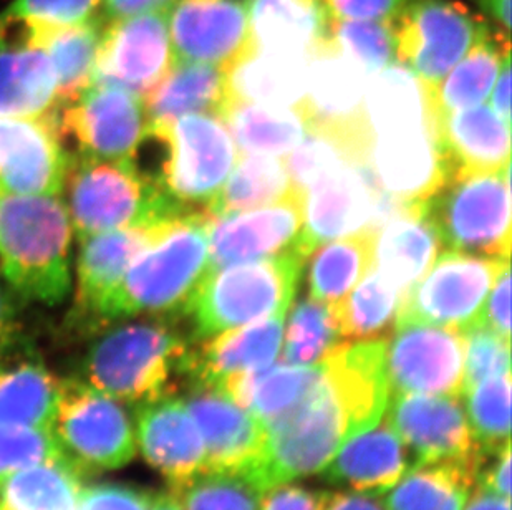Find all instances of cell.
Returning <instances> with one entry per match:
<instances>
[{
    "label": "cell",
    "instance_id": "6da1fadb",
    "mask_svg": "<svg viewBox=\"0 0 512 510\" xmlns=\"http://www.w3.org/2000/svg\"><path fill=\"white\" fill-rule=\"evenodd\" d=\"M387 340L343 343L320 361L307 395L266 424V453L246 477L259 491L322 471L358 434L382 419L390 398Z\"/></svg>",
    "mask_w": 512,
    "mask_h": 510
},
{
    "label": "cell",
    "instance_id": "7a4b0ae2",
    "mask_svg": "<svg viewBox=\"0 0 512 510\" xmlns=\"http://www.w3.org/2000/svg\"><path fill=\"white\" fill-rule=\"evenodd\" d=\"M208 222L206 211L171 217L165 231L136 255L120 284L98 307L88 330H102L126 318H183L211 269Z\"/></svg>",
    "mask_w": 512,
    "mask_h": 510
},
{
    "label": "cell",
    "instance_id": "3957f363",
    "mask_svg": "<svg viewBox=\"0 0 512 510\" xmlns=\"http://www.w3.org/2000/svg\"><path fill=\"white\" fill-rule=\"evenodd\" d=\"M178 317H135L100 330L80 363L77 378L125 406L179 395L191 337Z\"/></svg>",
    "mask_w": 512,
    "mask_h": 510
},
{
    "label": "cell",
    "instance_id": "277c9868",
    "mask_svg": "<svg viewBox=\"0 0 512 510\" xmlns=\"http://www.w3.org/2000/svg\"><path fill=\"white\" fill-rule=\"evenodd\" d=\"M73 229L60 194H0V272L20 302L62 304Z\"/></svg>",
    "mask_w": 512,
    "mask_h": 510
},
{
    "label": "cell",
    "instance_id": "5b68a950",
    "mask_svg": "<svg viewBox=\"0 0 512 510\" xmlns=\"http://www.w3.org/2000/svg\"><path fill=\"white\" fill-rule=\"evenodd\" d=\"M73 234L87 237L184 214L135 159L68 156L62 186Z\"/></svg>",
    "mask_w": 512,
    "mask_h": 510
},
{
    "label": "cell",
    "instance_id": "8992f818",
    "mask_svg": "<svg viewBox=\"0 0 512 510\" xmlns=\"http://www.w3.org/2000/svg\"><path fill=\"white\" fill-rule=\"evenodd\" d=\"M307 260L299 252L209 269L189 300L191 342L289 312Z\"/></svg>",
    "mask_w": 512,
    "mask_h": 510
},
{
    "label": "cell",
    "instance_id": "52a82bcc",
    "mask_svg": "<svg viewBox=\"0 0 512 510\" xmlns=\"http://www.w3.org/2000/svg\"><path fill=\"white\" fill-rule=\"evenodd\" d=\"M509 168L453 171L426 199V216L441 246L464 254L509 260L511 254V183Z\"/></svg>",
    "mask_w": 512,
    "mask_h": 510
},
{
    "label": "cell",
    "instance_id": "ba28073f",
    "mask_svg": "<svg viewBox=\"0 0 512 510\" xmlns=\"http://www.w3.org/2000/svg\"><path fill=\"white\" fill-rule=\"evenodd\" d=\"M50 431L62 458L83 477L126 466L138 449L126 406L77 376L60 380Z\"/></svg>",
    "mask_w": 512,
    "mask_h": 510
},
{
    "label": "cell",
    "instance_id": "9c48e42d",
    "mask_svg": "<svg viewBox=\"0 0 512 510\" xmlns=\"http://www.w3.org/2000/svg\"><path fill=\"white\" fill-rule=\"evenodd\" d=\"M166 154L156 176L179 211H208L237 161L236 141L223 116L188 113L148 133Z\"/></svg>",
    "mask_w": 512,
    "mask_h": 510
},
{
    "label": "cell",
    "instance_id": "30bf717a",
    "mask_svg": "<svg viewBox=\"0 0 512 510\" xmlns=\"http://www.w3.org/2000/svg\"><path fill=\"white\" fill-rule=\"evenodd\" d=\"M60 143L75 151L68 156L135 159L148 140L145 100L125 88L92 83L77 97L52 111Z\"/></svg>",
    "mask_w": 512,
    "mask_h": 510
},
{
    "label": "cell",
    "instance_id": "8fae6325",
    "mask_svg": "<svg viewBox=\"0 0 512 510\" xmlns=\"http://www.w3.org/2000/svg\"><path fill=\"white\" fill-rule=\"evenodd\" d=\"M494 27L458 0H411L393 22L397 60L435 88Z\"/></svg>",
    "mask_w": 512,
    "mask_h": 510
},
{
    "label": "cell",
    "instance_id": "7c38bea8",
    "mask_svg": "<svg viewBox=\"0 0 512 510\" xmlns=\"http://www.w3.org/2000/svg\"><path fill=\"white\" fill-rule=\"evenodd\" d=\"M304 229L299 251L309 260L325 242L370 229L377 231L398 203L383 191L368 163L342 164L304 193Z\"/></svg>",
    "mask_w": 512,
    "mask_h": 510
},
{
    "label": "cell",
    "instance_id": "4fadbf2b",
    "mask_svg": "<svg viewBox=\"0 0 512 510\" xmlns=\"http://www.w3.org/2000/svg\"><path fill=\"white\" fill-rule=\"evenodd\" d=\"M509 260L445 252L401 300L397 327L428 323L463 328L478 322L484 300Z\"/></svg>",
    "mask_w": 512,
    "mask_h": 510
},
{
    "label": "cell",
    "instance_id": "5bb4252c",
    "mask_svg": "<svg viewBox=\"0 0 512 510\" xmlns=\"http://www.w3.org/2000/svg\"><path fill=\"white\" fill-rule=\"evenodd\" d=\"M455 396L393 393L383 418L398 434L411 467L441 461H488Z\"/></svg>",
    "mask_w": 512,
    "mask_h": 510
},
{
    "label": "cell",
    "instance_id": "9a60e30c",
    "mask_svg": "<svg viewBox=\"0 0 512 510\" xmlns=\"http://www.w3.org/2000/svg\"><path fill=\"white\" fill-rule=\"evenodd\" d=\"M388 386L393 393L463 398L464 335L461 328L406 323L387 340Z\"/></svg>",
    "mask_w": 512,
    "mask_h": 510
},
{
    "label": "cell",
    "instance_id": "2e32d148",
    "mask_svg": "<svg viewBox=\"0 0 512 510\" xmlns=\"http://www.w3.org/2000/svg\"><path fill=\"white\" fill-rule=\"evenodd\" d=\"M174 62L168 10L112 19L100 34L93 83L115 85L145 97Z\"/></svg>",
    "mask_w": 512,
    "mask_h": 510
},
{
    "label": "cell",
    "instance_id": "e0dca14e",
    "mask_svg": "<svg viewBox=\"0 0 512 510\" xmlns=\"http://www.w3.org/2000/svg\"><path fill=\"white\" fill-rule=\"evenodd\" d=\"M304 212V193L294 188L274 203L247 209L246 212H231L223 216H211L208 212L211 269L287 252L300 254Z\"/></svg>",
    "mask_w": 512,
    "mask_h": 510
},
{
    "label": "cell",
    "instance_id": "ac0fdd59",
    "mask_svg": "<svg viewBox=\"0 0 512 510\" xmlns=\"http://www.w3.org/2000/svg\"><path fill=\"white\" fill-rule=\"evenodd\" d=\"M168 29L179 62L228 70L257 49L246 0H176L168 10Z\"/></svg>",
    "mask_w": 512,
    "mask_h": 510
},
{
    "label": "cell",
    "instance_id": "d6986e66",
    "mask_svg": "<svg viewBox=\"0 0 512 510\" xmlns=\"http://www.w3.org/2000/svg\"><path fill=\"white\" fill-rule=\"evenodd\" d=\"M368 164L383 191L401 204L430 199L455 171L441 145L438 123L372 135Z\"/></svg>",
    "mask_w": 512,
    "mask_h": 510
},
{
    "label": "cell",
    "instance_id": "ffe728a7",
    "mask_svg": "<svg viewBox=\"0 0 512 510\" xmlns=\"http://www.w3.org/2000/svg\"><path fill=\"white\" fill-rule=\"evenodd\" d=\"M206 449V472L247 476L266 453L261 419L214 386L188 385L183 395Z\"/></svg>",
    "mask_w": 512,
    "mask_h": 510
},
{
    "label": "cell",
    "instance_id": "44dd1931",
    "mask_svg": "<svg viewBox=\"0 0 512 510\" xmlns=\"http://www.w3.org/2000/svg\"><path fill=\"white\" fill-rule=\"evenodd\" d=\"M67 166L52 113L0 116V194H60Z\"/></svg>",
    "mask_w": 512,
    "mask_h": 510
},
{
    "label": "cell",
    "instance_id": "7402d4cb",
    "mask_svg": "<svg viewBox=\"0 0 512 510\" xmlns=\"http://www.w3.org/2000/svg\"><path fill=\"white\" fill-rule=\"evenodd\" d=\"M287 313H276L191 343L184 363L186 386L221 388L231 378L274 365L281 355Z\"/></svg>",
    "mask_w": 512,
    "mask_h": 510
},
{
    "label": "cell",
    "instance_id": "603a6c76",
    "mask_svg": "<svg viewBox=\"0 0 512 510\" xmlns=\"http://www.w3.org/2000/svg\"><path fill=\"white\" fill-rule=\"evenodd\" d=\"M136 411V448L171 489L206 472L203 436L183 396H165Z\"/></svg>",
    "mask_w": 512,
    "mask_h": 510
},
{
    "label": "cell",
    "instance_id": "cb8c5ba5",
    "mask_svg": "<svg viewBox=\"0 0 512 510\" xmlns=\"http://www.w3.org/2000/svg\"><path fill=\"white\" fill-rule=\"evenodd\" d=\"M174 217V216H173ZM171 217L102 232L80 241L70 322L88 328L103 300L120 284L131 262L165 231Z\"/></svg>",
    "mask_w": 512,
    "mask_h": 510
},
{
    "label": "cell",
    "instance_id": "d4e9b609",
    "mask_svg": "<svg viewBox=\"0 0 512 510\" xmlns=\"http://www.w3.org/2000/svg\"><path fill=\"white\" fill-rule=\"evenodd\" d=\"M60 378L20 333L0 350V426L50 429Z\"/></svg>",
    "mask_w": 512,
    "mask_h": 510
},
{
    "label": "cell",
    "instance_id": "484cf974",
    "mask_svg": "<svg viewBox=\"0 0 512 510\" xmlns=\"http://www.w3.org/2000/svg\"><path fill=\"white\" fill-rule=\"evenodd\" d=\"M410 469L405 446L382 416L375 426L350 439L320 472L332 486L380 497Z\"/></svg>",
    "mask_w": 512,
    "mask_h": 510
},
{
    "label": "cell",
    "instance_id": "4316f807",
    "mask_svg": "<svg viewBox=\"0 0 512 510\" xmlns=\"http://www.w3.org/2000/svg\"><path fill=\"white\" fill-rule=\"evenodd\" d=\"M441 241L426 216V201L401 204L375 231L373 267L401 294L430 269Z\"/></svg>",
    "mask_w": 512,
    "mask_h": 510
},
{
    "label": "cell",
    "instance_id": "83f0119b",
    "mask_svg": "<svg viewBox=\"0 0 512 510\" xmlns=\"http://www.w3.org/2000/svg\"><path fill=\"white\" fill-rule=\"evenodd\" d=\"M148 133L165 130L188 113H216L231 102L228 70L208 63L176 62L163 80L145 97Z\"/></svg>",
    "mask_w": 512,
    "mask_h": 510
},
{
    "label": "cell",
    "instance_id": "f1b7e54d",
    "mask_svg": "<svg viewBox=\"0 0 512 510\" xmlns=\"http://www.w3.org/2000/svg\"><path fill=\"white\" fill-rule=\"evenodd\" d=\"M438 135L455 171H498L511 166L509 123L493 108L441 113Z\"/></svg>",
    "mask_w": 512,
    "mask_h": 510
},
{
    "label": "cell",
    "instance_id": "f546056e",
    "mask_svg": "<svg viewBox=\"0 0 512 510\" xmlns=\"http://www.w3.org/2000/svg\"><path fill=\"white\" fill-rule=\"evenodd\" d=\"M257 49L309 58L329 37L322 0H246Z\"/></svg>",
    "mask_w": 512,
    "mask_h": 510
},
{
    "label": "cell",
    "instance_id": "4dcf8cb0",
    "mask_svg": "<svg viewBox=\"0 0 512 510\" xmlns=\"http://www.w3.org/2000/svg\"><path fill=\"white\" fill-rule=\"evenodd\" d=\"M309 58L252 50L228 68L232 100L302 108L307 92Z\"/></svg>",
    "mask_w": 512,
    "mask_h": 510
},
{
    "label": "cell",
    "instance_id": "1f68e13d",
    "mask_svg": "<svg viewBox=\"0 0 512 510\" xmlns=\"http://www.w3.org/2000/svg\"><path fill=\"white\" fill-rule=\"evenodd\" d=\"M431 90L405 65H390L372 75L365 90L370 133L438 123Z\"/></svg>",
    "mask_w": 512,
    "mask_h": 510
},
{
    "label": "cell",
    "instance_id": "d6a6232c",
    "mask_svg": "<svg viewBox=\"0 0 512 510\" xmlns=\"http://www.w3.org/2000/svg\"><path fill=\"white\" fill-rule=\"evenodd\" d=\"M486 462L441 461L411 467L387 492V510H463Z\"/></svg>",
    "mask_w": 512,
    "mask_h": 510
},
{
    "label": "cell",
    "instance_id": "836d02e7",
    "mask_svg": "<svg viewBox=\"0 0 512 510\" xmlns=\"http://www.w3.org/2000/svg\"><path fill=\"white\" fill-rule=\"evenodd\" d=\"M57 102V73L44 50L0 45V116L49 115Z\"/></svg>",
    "mask_w": 512,
    "mask_h": 510
},
{
    "label": "cell",
    "instance_id": "e575fe53",
    "mask_svg": "<svg viewBox=\"0 0 512 510\" xmlns=\"http://www.w3.org/2000/svg\"><path fill=\"white\" fill-rule=\"evenodd\" d=\"M319 375L320 361L314 365L281 363L231 378L219 390L228 393L237 405L249 409L266 426L294 408Z\"/></svg>",
    "mask_w": 512,
    "mask_h": 510
},
{
    "label": "cell",
    "instance_id": "d590c367",
    "mask_svg": "<svg viewBox=\"0 0 512 510\" xmlns=\"http://www.w3.org/2000/svg\"><path fill=\"white\" fill-rule=\"evenodd\" d=\"M82 479L63 458L32 462L0 481V510H78Z\"/></svg>",
    "mask_w": 512,
    "mask_h": 510
},
{
    "label": "cell",
    "instance_id": "8d00e7d4",
    "mask_svg": "<svg viewBox=\"0 0 512 510\" xmlns=\"http://www.w3.org/2000/svg\"><path fill=\"white\" fill-rule=\"evenodd\" d=\"M511 57L509 35L494 27L464 55L431 93L436 113L464 110L489 97L504 60Z\"/></svg>",
    "mask_w": 512,
    "mask_h": 510
},
{
    "label": "cell",
    "instance_id": "74e56055",
    "mask_svg": "<svg viewBox=\"0 0 512 510\" xmlns=\"http://www.w3.org/2000/svg\"><path fill=\"white\" fill-rule=\"evenodd\" d=\"M103 0H14L0 14V45L39 49L58 30L97 20Z\"/></svg>",
    "mask_w": 512,
    "mask_h": 510
},
{
    "label": "cell",
    "instance_id": "f35d334b",
    "mask_svg": "<svg viewBox=\"0 0 512 510\" xmlns=\"http://www.w3.org/2000/svg\"><path fill=\"white\" fill-rule=\"evenodd\" d=\"M375 231L363 229L317 247L309 265L310 299L339 304L373 267Z\"/></svg>",
    "mask_w": 512,
    "mask_h": 510
},
{
    "label": "cell",
    "instance_id": "ab89813d",
    "mask_svg": "<svg viewBox=\"0 0 512 510\" xmlns=\"http://www.w3.org/2000/svg\"><path fill=\"white\" fill-rule=\"evenodd\" d=\"M223 120L244 153L287 154L307 133L304 115L297 108L231 100Z\"/></svg>",
    "mask_w": 512,
    "mask_h": 510
},
{
    "label": "cell",
    "instance_id": "60d3db41",
    "mask_svg": "<svg viewBox=\"0 0 512 510\" xmlns=\"http://www.w3.org/2000/svg\"><path fill=\"white\" fill-rule=\"evenodd\" d=\"M218 196L208 207L211 216L247 211L282 198L290 186L284 161L272 154L244 153L234 164Z\"/></svg>",
    "mask_w": 512,
    "mask_h": 510
},
{
    "label": "cell",
    "instance_id": "b9f144b4",
    "mask_svg": "<svg viewBox=\"0 0 512 510\" xmlns=\"http://www.w3.org/2000/svg\"><path fill=\"white\" fill-rule=\"evenodd\" d=\"M403 297L405 294L383 279L375 267L368 270L357 290L337 304L345 342L372 340L388 332L397 320Z\"/></svg>",
    "mask_w": 512,
    "mask_h": 510
},
{
    "label": "cell",
    "instance_id": "7bdbcfd3",
    "mask_svg": "<svg viewBox=\"0 0 512 510\" xmlns=\"http://www.w3.org/2000/svg\"><path fill=\"white\" fill-rule=\"evenodd\" d=\"M282 360L290 365H314L345 342L337 304L305 299L292 310L285 330Z\"/></svg>",
    "mask_w": 512,
    "mask_h": 510
},
{
    "label": "cell",
    "instance_id": "ee69618b",
    "mask_svg": "<svg viewBox=\"0 0 512 510\" xmlns=\"http://www.w3.org/2000/svg\"><path fill=\"white\" fill-rule=\"evenodd\" d=\"M100 34L98 20H92L58 30L40 45L57 73V105L72 100L92 85Z\"/></svg>",
    "mask_w": 512,
    "mask_h": 510
},
{
    "label": "cell",
    "instance_id": "f6af8a7d",
    "mask_svg": "<svg viewBox=\"0 0 512 510\" xmlns=\"http://www.w3.org/2000/svg\"><path fill=\"white\" fill-rule=\"evenodd\" d=\"M463 396L476 443L488 458L494 456L511 443V373L479 381Z\"/></svg>",
    "mask_w": 512,
    "mask_h": 510
},
{
    "label": "cell",
    "instance_id": "bcb514c9",
    "mask_svg": "<svg viewBox=\"0 0 512 510\" xmlns=\"http://www.w3.org/2000/svg\"><path fill=\"white\" fill-rule=\"evenodd\" d=\"M327 42L352 58L368 78L397 60L393 22L330 20Z\"/></svg>",
    "mask_w": 512,
    "mask_h": 510
},
{
    "label": "cell",
    "instance_id": "7dc6e473",
    "mask_svg": "<svg viewBox=\"0 0 512 510\" xmlns=\"http://www.w3.org/2000/svg\"><path fill=\"white\" fill-rule=\"evenodd\" d=\"M350 161L368 163L339 136L329 131L307 128L299 145L289 151V156H285L284 166L289 174L290 186L305 193L322 176Z\"/></svg>",
    "mask_w": 512,
    "mask_h": 510
},
{
    "label": "cell",
    "instance_id": "c3c4849f",
    "mask_svg": "<svg viewBox=\"0 0 512 510\" xmlns=\"http://www.w3.org/2000/svg\"><path fill=\"white\" fill-rule=\"evenodd\" d=\"M171 492L183 510H262V492L239 474L204 472Z\"/></svg>",
    "mask_w": 512,
    "mask_h": 510
},
{
    "label": "cell",
    "instance_id": "681fc988",
    "mask_svg": "<svg viewBox=\"0 0 512 510\" xmlns=\"http://www.w3.org/2000/svg\"><path fill=\"white\" fill-rule=\"evenodd\" d=\"M463 335L464 391L478 385L479 381L511 373V340L483 322L463 328Z\"/></svg>",
    "mask_w": 512,
    "mask_h": 510
},
{
    "label": "cell",
    "instance_id": "f907efd6",
    "mask_svg": "<svg viewBox=\"0 0 512 510\" xmlns=\"http://www.w3.org/2000/svg\"><path fill=\"white\" fill-rule=\"evenodd\" d=\"M62 458L50 429H17L0 426V481L32 462Z\"/></svg>",
    "mask_w": 512,
    "mask_h": 510
},
{
    "label": "cell",
    "instance_id": "816d5d0a",
    "mask_svg": "<svg viewBox=\"0 0 512 510\" xmlns=\"http://www.w3.org/2000/svg\"><path fill=\"white\" fill-rule=\"evenodd\" d=\"M156 496L138 487L102 482L83 487L78 510H155Z\"/></svg>",
    "mask_w": 512,
    "mask_h": 510
},
{
    "label": "cell",
    "instance_id": "f5cc1de1",
    "mask_svg": "<svg viewBox=\"0 0 512 510\" xmlns=\"http://www.w3.org/2000/svg\"><path fill=\"white\" fill-rule=\"evenodd\" d=\"M411 0H322L329 20L395 22Z\"/></svg>",
    "mask_w": 512,
    "mask_h": 510
},
{
    "label": "cell",
    "instance_id": "db71d44e",
    "mask_svg": "<svg viewBox=\"0 0 512 510\" xmlns=\"http://www.w3.org/2000/svg\"><path fill=\"white\" fill-rule=\"evenodd\" d=\"M478 322H483L494 332L511 340V272L504 267L498 275L488 297L484 300L483 310L479 313Z\"/></svg>",
    "mask_w": 512,
    "mask_h": 510
},
{
    "label": "cell",
    "instance_id": "11a10c76",
    "mask_svg": "<svg viewBox=\"0 0 512 510\" xmlns=\"http://www.w3.org/2000/svg\"><path fill=\"white\" fill-rule=\"evenodd\" d=\"M261 507L262 510H320L319 494L287 482L262 492Z\"/></svg>",
    "mask_w": 512,
    "mask_h": 510
},
{
    "label": "cell",
    "instance_id": "9f6ffc18",
    "mask_svg": "<svg viewBox=\"0 0 512 510\" xmlns=\"http://www.w3.org/2000/svg\"><path fill=\"white\" fill-rule=\"evenodd\" d=\"M493 458V464H484L479 472L476 486L511 499V443L506 444Z\"/></svg>",
    "mask_w": 512,
    "mask_h": 510
},
{
    "label": "cell",
    "instance_id": "6f0895ef",
    "mask_svg": "<svg viewBox=\"0 0 512 510\" xmlns=\"http://www.w3.org/2000/svg\"><path fill=\"white\" fill-rule=\"evenodd\" d=\"M319 502L320 510H387L380 497L353 491L322 492Z\"/></svg>",
    "mask_w": 512,
    "mask_h": 510
},
{
    "label": "cell",
    "instance_id": "680465c9",
    "mask_svg": "<svg viewBox=\"0 0 512 510\" xmlns=\"http://www.w3.org/2000/svg\"><path fill=\"white\" fill-rule=\"evenodd\" d=\"M20 302L17 295L0 282V350L22 333L19 322Z\"/></svg>",
    "mask_w": 512,
    "mask_h": 510
},
{
    "label": "cell",
    "instance_id": "91938a15",
    "mask_svg": "<svg viewBox=\"0 0 512 510\" xmlns=\"http://www.w3.org/2000/svg\"><path fill=\"white\" fill-rule=\"evenodd\" d=\"M496 88L493 93V110L511 125V57L506 58L503 67L496 78Z\"/></svg>",
    "mask_w": 512,
    "mask_h": 510
},
{
    "label": "cell",
    "instance_id": "94428289",
    "mask_svg": "<svg viewBox=\"0 0 512 510\" xmlns=\"http://www.w3.org/2000/svg\"><path fill=\"white\" fill-rule=\"evenodd\" d=\"M463 510H511L508 497L499 496L496 492L476 486L469 494Z\"/></svg>",
    "mask_w": 512,
    "mask_h": 510
},
{
    "label": "cell",
    "instance_id": "6125c7cd",
    "mask_svg": "<svg viewBox=\"0 0 512 510\" xmlns=\"http://www.w3.org/2000/svg\"><path fill=\"white\" fill-rule=\"evenodd\" d=\"M504 34L511 32V0H474Z\"/></svg>",
    "mask_w": 512,
    "mask_h": 510
},
{
    "label": "cell",
    "instance_id": "be15d7a7",
    "mask_svg": "<svg viewBox=\"0 0 512 510\" xmlns=\"http://www.w3.org/2000/svg\"><path fill=\"white\" fill-rule=\"evenodd\" d=\"M155 510H183L179 504L178 497L173 492L156 496Z\"/></svg>",
    "mask_w": 512,
    "mask_h": 510
}]
</instances>
